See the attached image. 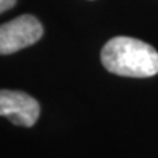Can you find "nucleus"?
<instances>
[{"instance_id":"obj_1","label":"nucleus","mask_w":158,"mask_h":158,"mask_svg":"<svg viewBox=\"0 0 158 158\" xmlns=\"http://www.w3.org/2000/svg\"><path fill=\"white\" fill-rule=\"evenodd\" d=\"M100 59L108 71L120 77L149 78L158 74V52L137 38H111L103 46Z\"/></svg>"},{"instance_id":"obj_2","label":"nucleus","mask_w":158,"mask_h":158,"mask_svg":"<svg viewBox=\"0 0 158 158\" xmlns=\"http://www.w3.org/2000/svg\"><path fill=\"white\" fill-rule=\"evenodd\" d=\"M44 29L32 15H23L0 25V54L7 56L36 44Z\"/></svg>"},{"instance_id":"obj_3","label":"nucleus","mask_w":158,"mask_h":158,"mask_svg":"<svg viewBox=\"0 0 158 158\" xmlns=\"http://www.w3.org/2000/svg\"><path fill=\"white\" fill-rule=\"evenodd\" d=\"M0 116L15 125L32 127L40 116V104L25 92L0 90Z\"/></svg>"},{"instance_id":"obj_4","label":"nucleus","mask_w":158,"mask_h":158,"mask_svg":"<svg viewBox=\"0 0 158 158\" xmlns=\"http://www.w3.org/2000/svg\"><path fill=\"white\" fill-rule=\"evenodd\" d=\"M15 4H16V0H0V13L11 9Z\"/></svg>"}]
</instances>
